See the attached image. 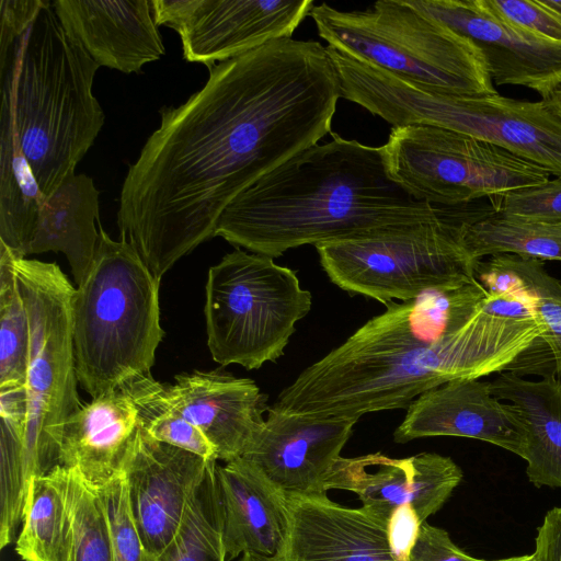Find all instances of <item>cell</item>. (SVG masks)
Returning <instances> with one entry per match:
<instances>
[{
	"label": "cell",
	"instance_id": "cell-1",
	"mask_svg": "<svg viewBox=\"0 0 561 561\" xmlns=\"http://www.w3.org/2000/svg\"><path fill=\"white\" fill-rule=\"evenodd\" d=\"M208 70L201 90L160 110L123 182L121 236L158 279L215 237L240 193L330 134L341 98L316 41L274 39Z\"/></svg>",
	"mask_w": 561,
	"mask_h": 561
},
{
	"label": "cell",
	"instance_id": "cell-2",
	"mask_svg": "<svg viewBox=\"0 0 561 561\" xmlns=\"http://www.w3.org/2000/svg\"><path fill=\"white\" fill-rule=\"evenodd\" d=\"M385 306L302 370L272 407L357 420L404 409L448 381L506 370L543 333L529 304L491 296L476 278Z\"/></svg>",
	"mask_w": 561,
	"mask_h": 561
},
{
	"label": "cell",
	"instance_id": "cell-3",
	"mask_svg": "<svg viewBox=\"0 0 561 561\" xmlns=\"http://www.w3.org/2000/svg\"><path fill=\"white\" fill-rule=\"evenodd\" d=\"M437 218L394 182L383 147L336 134L263 175L219 217L215 237L272 259L306 244L357 239Z\"/></svg>",
	"mask_w": 561,
	"mask_h": 561
},
{
	"label": "cell",
	"instance_id": "cell-4",
	"mask_svg": "<svg viewBox=\"0 0 561 561\" xmlns=\"http://www.w3.org/2000/svg\"><path fill=\"white\" fill-rule=\"evenodd\" d=\"M99 68L47 0L0 50V122L14 131L44 196L75 173L104 124L92 93Z\"/></svg>",
	"mask_w": 561,
	"mask_h": 561
},
{
	"label": "cell",
	"instance_id": "cell-5",
	"mask_svg": "<svg viewBox=\"0 0 561 561\" xmlns=\"http://www.w3.org/2000/svg\"><path fill=\"white\" fill-rule=\"evenodd\" d=\"M89 272L76 288L72 332L78 381L92 399L150 375L164 335L159 286L136 248L99 225Z\"/></svg>",
	"mask_w": 561,
	"mask_h": 561
},
{
	"label": "cell",
	"instance_id": "cell-6",
	"mask_svg": "<svg viewBox=\"0 0 561 561\" xmlns=\"http://www.w3.org/2000/svg\"><path fill=\"white\" fill-rule=\"evenodd\" d=\"M341 98L396 126L430 125L503 148L561 176V112L549 100L457 95L427 89L329 48Z\"/></svg>",
	"mask_w": 561,
	"mask_h": 561
},
{
	"label": "cell",
	"instance_id": "cell-7",
	"mask_svg": "<svg viewBox=\"0 0 561 561\" xmlns=\"http://www.w3.org/2000/svg\"><path fill=\"white\" fill-rule=\"evenodd\" d=\"M309 15L328 46L404 80L449 94L496 93L480 49L410 0L364 11L321 3Z\"/></svg>",
	"mask_w": 561,
	"mask_h": 561
},
{
	"label": "cell",
	"instance_id": "cell-8",
	"mask_svg": "<svg viewBox=\"0 0 561 561\" xmlns=\"http://www.w3.org/2000/svg\"><path fill=\"white\" fill-rule=\"evenodd\" d=\"M15 272L30 325L23 443V472L28 486L33 478L59 466L62 427L82 407L72 332L76 288L55 263L16 257Z\"/></svg>",
	"mask_w": 561,
	"mask_h": 561
},
{
	"label": "cell",
	"instance_id": "cell-9",
	"mask_svg": "<svg viewBox=\"0 0 561 561\" xmlns=\"http://www.w3.org/2000/svg\"><path fill=\"white\" fill-rule=\"evenodd\" d=\"M311 306L295 271L237 248L208 271L204 313L213 359L247 369L276 362Z\"/></svg>",
	"mask_w": 561,
	"mask_h": 561
},
{
	"label": "cell",
	"instance_id": "cell-10",
	"mask_svg": "<svg viewBox=\"0 0 561 561\" xmlns=\"http://www.w3.org/2000/svg\"><path fill=\"white\" fill-rule=\"evenodd\" d=\"M435 214L430 221L318 244L321 266L343 290L383 305L473 279L478 261L462 243V225Z\"/></svg>",
	"mask_w": 561,
	"mask_h": 561
},
{
	"label": "cell",
	"instance_id": "cell-11",
	"mask_svg": "<svg viewBox=\"0 0 561 561\" xmlns=\"http://www.w3.org/2000/svg\"><path fill=\"white\" fill-rule=\"evenodd\" d=\"M382 147L390 178L415 199L431 205L492 201L542 184L550 175L503 148L436 126L392 127Z\"/></svg>",
	"mask_w": 561,
	"mask_h": 561
},
{
	"label": "cell",
	"instance_id": "cell-12",
	"mask_svg": "<svg viewBox=\"0 0 561 561\" xmlns=\"http://www.w3.org/2000/svg\"><path fill=\"white\" fill-rule=\"evenodd\" d=\"M157 25L178 32L183 57L205 65L291 37L310 14L312 0H151Z\"/></svg>",
	"mask_w": 561,
	"mask_h": 561
},
{
	"label": "cell",
	"instance_id": "cell-13",
	"mask_svg": "<svg viewBox=\"0 0 561 561\" xmlns=\"http://www.w3.org/2000/svg\"><path fill=\"white\" fill-rule=\"evenodd\" d=\"M211 461L160 442L139 426L123 474L134 520L151 554L159 558L175 538Z\"/></svg>",
	"mask_w": 561,
	"mask_h": 561
},
{
	"label": "cell",
	"instance_id": "cell-14",
	"mask_svg": "<svg viewBox=\"0 0 561 561\" xmlns=\"http://www.w3.org/2000/svg\"><path fill=\"white\" fill-rule=\"evenodd\" d=\"M461 480L462 471L450 457L421 453L397 459L375 453L340 457L325 479L324 490L357 494L364 508L386 522L397 508L410 505L424 523Z\"/></svg>",
	"mask_w": 561,
	"mask_h": 561
},
{
	"label": "cell",
	"instance_id": "cell-15",
	"mask_svg": "<svg viewBox=\"0 0 561 561\" xmlns=\"http://www.w3.org/2000/svg\"><path fill=\"white\" fill-rule=\"evenodd\" d=\"M411 4L469 38L497 85H522L541 99L561 82V43L530 35L493 14L483 0H410Z\"/></svg>",
	"mask_w": 561,
	"mask_h": 561
},
{
	"label": "cell",
	"instance_id": "cell-16",
	"mask_svg": "<svg viewBox=\"0 0 561 561\" xmlns=\"http://www.w3.org/2000/svg\"><path fill=\"white\" fill-rule=\"evenodd\" d=\"M358 420L294 414L270 407L242 456L286 494H327L324 482Z\"/></svg>",
	"mask_w": 561,
	"mask_h": 561
},
{
	"label": "cell",
	"instance_id": "cell-17",
	"mask_svg": "<svg viewBox=\"0 0 561 561\" xmlns=\"http://www.w3.org/2000/svg\"><path fill=\"white\" fill-rule=\"evenodd\" d=\"M431 436L480 439L524 457L525 435L511 404L501 402L489 382L457 379L413 400L393 439L404 444Z\"/></svg>",
	"mask_w": 561,
	"mask_h": 561
},
{
	"label": "cell",
	"instance_id": "cell-18",
	"mask_svg": "<svg viewBox=\"0 0 561 561\" xmlns=\"http://www.w3.org/2000/svg\"><path fill=\"white\" fill-rule=\"evenodd\" d=\"M170 403L198 427L214 446L217 459L240 458L262 428L267 397L254 380L219 370L184 373L164 385Z\"/></svg>",
	"mask_w": 561,
	"mask_h": 561
},
{
	"label": "cell",
	"instance_id": "cell-19",
	"mask_svg": "<svg viewBox=\"0 0 561 561\" xmlns=\"http://www.w3.org/2000/svg\"><path fill=\"white\" fill-rule=\"evenodd\" d=\"M51 4L66 32L99 67L140 72L165 54L148 0H56Z\"/></svg>",
	"mask_w": 561,
	"mask_h": 561
},
{
	"label": "cell",
	"instance_id": "cell-20",
	"mask_svg": "<svg viewBox=\"0 0 561 561\" xmlns=\"http://www.w3.org/2000/svg\"><path fill=\"white\" fill-rule=\"evenodd\" d=\"M226 559L252 553L285 561L289 539L287 495L243 457L216 465Z\"/></svg>",
	"mask_w": 561,
	"mask_h": 561
},
{
	"label": "cell",
	"instance_id": "cell-21",
	"mask_svg": "<svg viewBox=\"0 0 561 561\" xmlns=\"http://www.w3.org/2000/svg\"><path fill=\"white\" fill-rule=\"evenodd\" d=\"M289 539L285 561H394L387 523L363 506L327 494H286Z\"/></svg>",
	"mask_w": 561,
	"mask_h": 561
},
{
	"label": "cell",
	"instance_id": "cell-22",
	"mask_svg": "<svg viewBox=\"0 0 561 561\" xmlns=\"http://www.w3.org/2000/svg\"><path fill=\"white\" fill-rule=\"evenodd\" d=\"M139 426L138 410L121 388L94 398L65 423L59 466L98 490L123 473Z\"/></svg>",
	"mask_w": 561,
	"mask_h": 561
},
{
	"label": "cell",
	"instance_id": "cell-23",
	"mask_svg": "<svg viewBox=\"0 0 561 561\" xmlns=\"http://www.w3.org/2000/svg\"><path fill=\"white\" fill-rule=\"evenodd\" d=\"M489 386L495 398L511 402L522 423L529 481L538 488H561V380H525L501 371Z\"/></svg>",
	"mask_w": 561,
	"mask_h": 561
},
{
	"label": "cell",
	"instance_id": "cell-24",
	"mask_svg": "<svg viewBox=\"0 0 561 561\" xmlns=\"http://www.w3.org/2000/svg\"><path fill=\"white\" fill-rule=\"evenodd\" d=\"M99 191L85 174H71L48 196H42L27 255L47 251L67 257L76 284L85 278L100 232Z\"/></svg>",
	"mask_w": 561,
	"mask_h": 561
},
{
	"label": "cell",
	"instance_id": "cell-25",
	"mask_svg": "<svg viewBox=\"0 0 561 561\" xmlns=\"http://www.w3.org/2000/svg\"><path fill=\"white\" fill-rule=\"evenodd\" d=\"M69 468L31 480L15 551L23 561H73L75 531Z\"/></svg>",
	"mask_w": 561,
	"mask_h": 561
},
{
	"label": "cell",
	"instance_id": "cell-26",
	"mask_svg": "<svg viewBox=\"0 0 561 561\" xmlns=\"http://www.w3.org/2000/svg\"><path fill=\"white\" fill-rule=\"evenodd\" d=\"M462 243L476 261L495 254L561 261V222L523 218L483 208L463 219Z\"/></svg>",
	"mask_w": 561,
	"mask_h": 561
},
{
	"label": "cell",
	"instance_id": "cell-27",
	"mask_svg": "<svg viewBox=\"0 0 561 561\" xmlns=\"http://www.w3.org/2000/svg\"><path fill=\"white\" fill-rule=\"evenodd\" d=\"M43 194L11 126L0 122V242L27 256Z\"/></svg>",
	"mask_w": 561,
	"mask_h": 561
},
{
	"label": "cell",
	"instance_id": "cell-28",
	"mask_svg": "<svg viewBox=\"0 0 561 561\" xmlns=\"http://www.w3.org/2000/svg\"><path fill=\"white\" fill-rule=\"evenodd\" d=\"M0 548L11 545L24 517L28 492L23 472L27 421L25 386L0 388Z\"/></svg>",
	"mask_w": 561,
	"mask_h": 561
},
{
	"label": "cell",
	"instance_id": "cell-29",
	"mask_svg": "<svg viewBox=\"0 0 561 561\" xmlns=\"http://www.w3.org/2000/svg\"><path fill=\"white\" fill-rule=\"evenodd\" d=\"M216 461L192 494L181 528L160 561H227Z\"/></svg>",
	"mask_w": 561,
	"mask_h": 561
},
{
	"label": "cell",
	"instance_id": "cell-30",
	"mask_svg": "<svg viewBox=\"0 0 561 561\" xmlns=\"http://www.w3.org/2000/svg\"><path fill=\"white\" fill-rule=\"evenodd\" d=\"M135 403L141 427L153 438L185 449L206 460H218L205 434L170 403L164 385L150 375L133 378L119 387Z\"/></svg>",
	"mask_w": 561,
	"mask_h": 561
},
{
	"label": "cell",
	"instance_id": "cell-31",
	"mask_svg": "<svg viewBox=\"0 0 561 561\" xmlns=\"http://www.w3.org/2000/svg\"><path fill=\"white\" fill-rule=\"evenodd\" d=\"M16 256L0 242V387L24 386L30 325L16 272Z\"/></svg>",
	"mask_w": 561,
	"mask_h": 561
},
{
	"label": "cell",
	"instance_id": "cell-32",
	"mask_svg": "<svg viewBox=\"0 0 561 561\" xmlns=\"http://www.w3.org/2000/svg\"><path fill=\"white\" fill-rule=\"evenodd\" d=\"M505 256L523 279L534 313L543 324L541 337L553 357L556 377L561 380V282L545 270L541 260L516 254Z\"/></svg>",
	"mask_w": 561,
	"mask_h": 561
},
{
	"label": "cell",
	"instance_id": "cell-33",
	"mask_svg": "<svg viewBox=\"0 0 561 561\" xmlns=\"http://www.w3.org/2000/svg\"><path fill=\"white\" fill-rule=\"evenodd\" d=\"M70 470L73 561H114L108 522L102 500L75 469Z\"/></svg>",
	"mask_w": 561,
	"mask_h": 561
},
{
	"label": "cell",
	"instance_id": "cell-34",
	"mask_svg": "<svg viewBox=\"0 0 561 561\" xmlns=\"http://www.w3.org/2000/svg\"><path fill=\"white\" fill-rule=\"evenodd\" d=\"M106 513L114 561H160L151 554L134 520L124 474L95 490Z\"/></svg>",
	"mask_w": 561,
	"mask_h": 561
},
{
	"label": "cell",
	"instance_id": "cell-35",
	"mask_svg": "<svg viewBox=\"0 0 561 561\" xmlns=\"http://www.w3.org/2000/svg\"><path fill=\"white\" fill-rule=\"evenodd\" d=\"M491 202V206L497 213L561 222V176L513 191Z\"/></svg>",
	"mask_w": 561,
	"mask_h": 561
},
{
	"label": "cell",
	"instance_id": "cell-36",
	"mask_svg": "<svg viewBox=\"0 0 561 561\" xmlns=\"http://www.w3.org/2000/svg\"><path fill=\"white\" fill-rule=\"evenodd\" d=\"M501 20L538 38L561 43V20L539 0H483Z\"/></svg>",
	"mask_w": 561,
	"mask_h": 561
},
{
	"label": "cell",
	"instance_id": "cell-37",
	"mask_svg": "<svg viewBox=\"0 0 561 561\" xmlns=\"http://www.w3.org/2000/svg\"><path fill=\"white\" fill-rule=\"evenodd\" d=\"M516 557L500 560L477 559L461 550L439 527L421 524L415 545L410 554V561H515Z\"/></svg>",
	"mask_w": 561,
	"mask_h": 561
},
{
	"label": "cell",
	"instance_id": "cell-38",
	"mask_svg": "<svg viewBox=\"0 0 561 561\" xmlns=\"http://www.w3.org/2000/svg\"><path fill=\"white\" fill-rule=\"evenodd\" d=\"M421 520L410 505L397 508L387 523V537L394 561H410L419 536Z\"/></svg>",
	"mask_w": 561,
	"mask_h": 561
},
{
	"label": "cell",
	"instance_id": "cell-39",
	"mask_svg": "<svg viewBox=\"0 0 561 561\" xmlns=\"http://www.w3.org/2000/svg\"><path fill=\"white\" fill-rule=\"evenodd\" d=\"M46 0H1L0 50L8 48L34 22Z\"/></svg>",
	"mask_w": 561,
	"mask_h": 561
},
{
	"label": "cell",
	"instance_id": "cell-40",
	"mask_svg": "<svg viewBox=\"0 0 561 561\" xmlns=\"http://www.w3.org/2000/svg\"><path fill=\"white\" fill-rule=\"evenodd\" d=\"M536 561H561V507L550 510L536 536Z\"/></svg>",
	"mask_w": 561,
	"mask_h": 561
},
{
	"label": "cell",
	"instance_id": "cell-41",
	"mask_svg": "<svg viewBox=\"0 0 561 561\" xmlns=\"http://www.w3.org/2000/svg\"><path fill=\"white\" fill-rule=\"evenodd\" d=\"M540 3L561 20V0H539Z\"/></svg>",
	"mask_w": 561,
	"mask_h": 561
},
{
	"label": "cell",
	"instance_id": "cell-42",
	"mask_svg": "<svg viewBox=\"0 0 561 561\" xmlns=\"http://www.w3.org/2000/svg\"><path fill=\"white\" fill-rule=\"evenodd\" d=\"M545 99L551 101L561 112V82Z\"/></svg>",
	"mask_w": 561,
	"mask_h": 561
},
{
	"label": "cell",
	"instance_id": "cell-43",
	"mask_svg": "<svg viewBox=\"0 0 561 561\" xmlns=\"http://www.w3.org/2000/svg\"><path fill=\"white\" fill-rule=\"evenodd\" d=\"M240 561H272V560H268V559H265V558L259 557L256 554H252V553H244V554H242V558L240 559Z\"/></svg>",
	"mask_w": 561,
	"mask_h": 561
},
{
	"label": "cell",
	"instance_id": "cell-44",
	"mask_svg": "<svg viewBox=\"0 0 561 561\" xmlns=\"http://www.w3.org/2000/svg\"><path fill=\"white\" fill-rule=\"evenodd\" d=\"M515 561H536V560L531 553V554L518 556V557H516Z\"/></svg>",
	"mask_w": 561,
	"mask_h": 561
}]
</instances>
